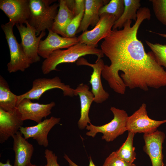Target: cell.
Wrapping results in <instances>:
<instances>
[{"label": "cell", "instance_id": "obj_1", "mask_svg": "<svg viewBox=\"0 0 166 166\" xmlns=\"http://www.w3.org/2000/svg\"><path fill=\"white\" fill-rule=\"evenodd\" d=\"M137 14L132 26V20H128L122 30H112L101 45L111 62L109 65H105L101 75L110 88L121 94L125 93L127 87L147 91L150 88L166 86V71L158 64L152 51L146 52L137 38L141 23L151 18L150 10L140 7Z\"/></svg>", "mask_w": 166, "mask_h": 166}, {"label": "cell", "instance_id": "obj_22", "mask_svg": "<svg viewBox=\"0 0 166 166\" xmlns=\"http://www.w3.org/2000/svg\"><path fill=\"white\" fill-rule=\"evenodd\" d=\"M124 9L121 16L115 22L112 30L120 29L123 27L128 20H136L137 12L140 8V0H124Z\"/></svg>", "mask_w": 166, "mask_h": 166}, {"label": "cell", "instance_id": "obj_34", "mask_svg": "<svg viewBox=\"0 0 166 166\" xmlns=\"http://www.w3.org/2000/svg\"><path fill=\"white\" fill-rule=\"evenodd\" d=\"M156 34L160 36L166 38V34H163L158 33H156Z\"/></svg>", "mask_w": 166, "mask_h": 166}, {"label": "cell", "instance_id": "obj_29", "mask_svg": "<svg viewBox=\"0 0 166 166\" xmlns=\"http://www.w3.org/2000/svg\"><path fill=\"white\" fill-rule=\"evenodd\" d=\"M45 157L47 161L45 166H60L57 162V156L51 150H45Z\"/></svg>", "mask_w": 166, "mask_h": 166}, {"label": "cell", "instance_id": "obj_18", "mask_svg": "<svg viewBox=\"0 0 166 166\" xmlns=\"http://www.w3.org/2000/svg\"><path fill=\"white\" fill-rule=\"evenodd\" d=\"M75 96L79 97L80 105V117L78 121L79 128L81 129L86 127L88 124H91L89 114L92 103L94 101V96L89 90V87L87 85L81 83L74 89Z\"/></svg>", "mask_w": 166, "mask_h": 166}, {"label": "cell", "instance_id": "obj_27", "mask_svg": "<svg viewBox=\"0 0 166 166\" xmlns=\"http://www.w3.org/2000/svg\"><path fill=\"white\" fill-rule=\"evenodd\" d=\"M85 10L75 16L67 26L65 30V37L72 38L75 37L83 18Z\"/></svg>", "mask_w": 166, "mask_h": 166}, {"label": "cell", "instance_id": "obj_30", "mask_svg": "<svg viewBox=\"0 0 166 166\" xmlns=\"http://www.w3.org/2000/svg\"><path fill=\"white\" fill-rule=\"evenodd\" d=\"M85 0H75V5L73 11L75 16L85 10Z\"/></svg>", "mask_w": 166, "mask_h": 166}, {"label": "cell", "instance_id": "obj_14", "mask_svg": "<svg viewBox=\"0 0 166 166\" xmlns=\"http://www.w3.org/2000/svg\"><path fill=\"white\" fill-rule=\"evenodd\" d=\"M61 119L51 117L33 126L21 127L19 131L26 139L32 138L36 140L40 146L47 147L49 145L48 133L56 124L59 123Z\"/></svg>", "mask_w": 166, "mask_h": 166}, {"label": "cell", "instance_id": "obj_23", "mask_svg": "<svg viewBox=\"0 0 166 166\" xmlns=\"http://www.w3.org/2000/svg\"><path fill=\"white\" fill-rule=\"evenodd\" d=\"M135 133L128 132L127 137L120 148L116 151L118 156L130 164H132L136 159L135 148L133 143Z\"/></svg>", "mask_w": 166, "mask_h": 166}, {"label": "cell", "instance_id": "obj_5", "mask_svg": "<svg viewBox=\"0 0 166 166\" xmlns=\"http://www.w3.org/2000/svg\"><path fill=\"white\" fill-rule=\"evenodd\" d=\"M15 24L9 21L1 26L5 34L10 50V61L7 67L10 73L18 71L24 72L33 63L27 56L21 44L18 42L14 34L13 27Z\"/></svg>", "mask_w": 166, "mask_h": 166}, {"label": "cell", "instance_id": "obj_32", "mask_svg": "<svg viewBox=\"0 0 166 166\" xmlns=\"http://www.w3.org/2000/svg\"><path fill=\"white\" fill-rule=\"evenodd\" d=\"M65 2L68 9L73 12L75 5V0H65Z\"/></svg>", "mask_w": 166, "mask_h": 166}, {"label": "cell", "instance_id": "obj_3", "mask_svg": "<svg viewBox=\"0 0 166 166\" xmlns=\"http://www.w3.org/2000/svg\"><path fill=\"white\" fill-rule=\"evenodd\" d=\"M59 6V3L49 5L44 0H29L30 15L28 22L35 30L37 36L46 30H51Z\"/></svg>", "mask_w": 166, "mask_h": 166}, {"label": "cell", "instance_id": "obj_10", "mask_svg": "<svg viewBox=\"0 0 166 166\" xmlns=\"http://www.w3.org/2000/svg\"><path fill=\"white\" fill-rule=\"evenodd\" d=\"M76 64L78 66H88L93 69L89 83L92 87L91 91L94 96V101L97 103H101L107 100L109 95L104 89L101 79V73L105 65L103 59L97 60L95 63L91 64L82 57L77 61Z\"/></svg>", "mask_w": 166, "mask_h": 166}, {"label": "cell", "instance_id": "obj_19", "mask_svg": "<svg viewBox=\"0 0 166 166\" xmlns=\"http://www.w3.org/2000/svg\"><path fill=\"white\" fill-rule=\"evenodd\" d=\"M108 0H85L84 16L77 33L87 30L90 26L94 27L100 19L99 11L109 2Z\"/></svg>", "mask_w": 166, "mask_h": 166}, {"label": "cell", "instance_id": "obj_4", "mask_svg": "<svg viewBox=\"0 0 166 166\" xmlns=\"http://www.w3.org/2000/svg\"><path fill=\"white\" fill-rule=\"evenodd\" d=\"M110 110L113 114V119L109 123L101 126H95L91 123L88 125L86 129L89 131L86 135L94 137L97 134L101 133L102 139L109 142L113 141L119 136L127 131L126 125L128 116L126 111L114 107Z\"/></svg>", "mask_w": 166, "mask_h": 166}, {"label": "cell", "instance_id": "obj_24", "mask_svg": "<svg viewBox=\"0 0 166 166\" xmlns=\"http://www.w3.org/2000/svg\"><path fill=\"white\" fill-rule=\"evenodd\" d=\"M124 7V0H111L101 8L99 14L100 16L104 13L112 14L116 17L117 20L123 14Z\"/></svg>", "mask_w": 166, "mask_h": 166}, {"label": "cell", "instance_id": "obj_6", "mask_svg": "<svg viewBox=\"0 0 166 166\" xmlns=\"http://www.w3.org/2000/svg\"><path fill=\"white\" fill-rule=\"evenodd\" d=\"M56 88L61 90L64 96L73 97L75 96L74 89L71 88L69 85H65L62 82L61 79L57 76L52 78H38L33 81L32 87L30 90L18 96L17 106L24 99L39 100L45 92Z\"/></svg>", "mask_w": 166, "mask_h": 166}, {"label": "cell", "instance_id": "obj_12", "mask_svg": "<svg viewBox=\"0 0 166 166\" xmlns=\"http://www.w3.org/2000/svg\"><path fill=\"white\" fill-rule=\"evenodd\" d=\"M0 8L15 24H26L30 18L29 0H0Z\"/></svg>", "mask_w": 166, "mask_h": 166}, {"label": "cell", "instance_id": "obj_11", "mask_svg": "<svg viewBox=\"0 0 166 166\" xmlns=\"http://www.w3.org/2000/svg\"><path fill=\"white\" fill-rule=\"evenodd\" d=\"M55 103L52 101L47 104H40L32 102L31 100L24 99L22 100L17 108L24 121L31 120L38 123L42 121L51 113V109L55 106Z\"/></svg>", "mask_w": 166, "mask_h": 166}, {"label": "cell", "instance_id": "obj_8", "mask_svg": "<svg viewBox=\"0 0 166 166\" xmlns=\"http://www.w3.org/2000/svg\"><path fill=\"white\" fill-rule=\"evenodd\" d=\"M166 123V119L156 121L151 119L148 114L146 105L142 103L138 109L128 116L127 123V131L144 134L156 131L161 124Z\"/></svg>", "mask_w": 166, "mask_h": 166}, {"label": "cell", "instance_id": "obj_26", "mask_svg": "<svg viewBox=\"0 0 166 166\" xmlns=\"http://www.w3.org/2000/svg\"><path fill=\"white\" fill-rule=\"evenodd\" d=\"M157 19L166 26V0H150Z\"/></svg>", "mask_w": 166, "mask_h": 166}, {"label": "cell", "instance_id": "obj_31", "mask_svg": "<svg viewBox=\"0 0 166 166\" xmlns=\"http://www.w3.org/2000/svg\"><path fill=\"white\" fill-rule=\"evenodd\" d=\"M64 157L68 162L69 166H79L74 163L66 154H65ZM89 166H96L93 163L90 156L89 157Z\"/></svg>", "mask_w": 166, "mask_h": 166}, {"label": "cell", "instance_id": "obj_28", "mask_svg": "<svg viewBox=\"0 0 166 166\" xmlns=\"http://www.w3.org/2000/svg\"><path fill=\"white\" fill-rule=\"evenodd\" d=\"M130 164L119 157L113 152L106 158L102 166H131Z\"/></svg>", "mask_w": 166, "mask_h": 166}, {"label": "cell", "instance_id": "obj_2", "mask_svg": "<svg viewBox=\"0 0 166 166\" xmlns=\"http://www.w3.org/2000/svg\"><path fill=\"white\" fill-rule=\"evenodd\" d=\"M87 55H94L99 60L104 57L101 49L93 46L78 43L64 50L58 49L50 53L42 62V70L46 74L53 70H57V66L64 63L75 62L81 57Z\"/></svg>", "mask_w": 166, "mask_h": 166}, {"label": "cell", "instance_id": "obj_7", "mask_svg": "<svg viewBox=\"0 0 166 166\" xmlns=\"http://www.w3.org/2000/svg\"><path fill=\"white\" fill-rule=\"evenodd\" d=\"M116 20V17L113 15L102 14L93 29L83 32L77 37L78 42L97 47L98 42L110 34Z\"/></svg>", "mask_w": 166, "mask_h": 166}, {"label": "cell", "instance_id": "obj_13", "mask_svg": "<svg viewBox=\"0 0 166 166\" xmlns=\"http://www.w3.org/2000/svg\"><path fill=\"white\" fill-rule=\"evenodd\" d=\"M165 137L164 132L158 130L144 134L143 150L149 156L152 166H164L162 144Z\"/></svg>", "mask_w": 166, "mask_h": 166}, {"label": "cell", "instance_id": "obj_25", "mask_svg": "<svg viewBox=\"0 0 166 166\" xmlns=\"http://www.w3.org/2000/svg\"><path fill=\"white\" fill-rule=\"evenodd\" d=\"M145 41L153 53L158 64L166 68V45L153 43L147 40Z\"/></svg>", "mask_w": 166, "mask_h": 166}, {"label": "cell", "instance_id": "obj_20", "mask_svg": "<svg viewBox=\"0 0 166 166\" xmlns=\"http://www.w3.org/2000/svg\"><path fill=\"white\" fill-rule=\"evenodd\" d=\"M58 2L59 6L58 12L51 30L62 37H65L66 28L75 16L67 7L65 0H60Z\"/></svg>", "mask_w": 166, "mask_h": 166}, {"label": "cell", "instance_id": "obj_17", "mask_svg": "<svg viewBox=\"0 0 166 166\" xmlns=\"http://www.w3.org/2000/svg\"><path fill=\"white\" fill-rule=\"evenodd\" d=\"M22 135L19 131L12 137L13 150L15 153L14 166H27L31 163L34 148Z\"/></svg>", "mask_w": 166, "mask_h": 166}, {"label": "cell", "instance_id": "obj_35", "mask_svg": "<svg viewBox=\"0 0 166 166\" xmlns=\"http://www.w3.org/2000/svg\"><path fill=\"white\" fill-rule=\"evenodd\" d=\"M131 166H136V165L135 164H134L132 163L131 165Z\"/></svg>", "mask_w": 166, "mask_h": 166}, {"label": "cell", "instance_id": "obj_16", "mask_svg": "<svg viewBox=\"0 0 166 166\" xmlns=\"http://www.w3.org/2000/svg\"><path fill=\"white\" fill-rule=\"evenodd\" d=\"M23 122L17 108L10 112L0 108V143H4L19 131Z\"/></svg>", "mask_w": 166, "mask_h": 166}, {"label": "cell", "instance_id": "obj_33", "mask_svg": "<svg viewBox=\"0 0 166 166\" xmlns=\"http://www.w3.org/2000/svg\"><path fill=\"white\" fill-rule=\"evenodd\" d=\"M0 166H12L10 164V161L9 160H7L6 163H3L1 162H0Z\"/></svg>", "mask_w": 166, "mask_h": 166}, {"label": "cell", "instance_id": "obj_15", "mask_svg": "<svg viewBox=\"0 0 166 166\" xmlns=\"http://www.w3.org/2000/svg\"><path fill=\"white\" fill-rule=\"evenodd\" d=\"M78 43L77 37H64L53 32L49 31L48 35L44 40H41L39 45L38 53L43 58H46L53 51L68 48Z\"/></svg>", "mask_w": 166, "mask_h": 166}, {"label": "cell", "instance_id": "obj_21", "mask_svg": "<svg viewBox=\"0 0 166 166\" xmlns=\"http://www.w3.org/2000/svg\"><path fill=\"white\" fill-rule=\"evenodd\" d=\"M18 95L13 93L5 79L0 76V108L7 112L12 111L17 108Z\"/></svg>", "mask_w": 166, "mask_h": 166}, {"label": "cell", "instance_id": "obj_9", "mask_svg": "<svg viewBox=\"0 0 166 166\" xmlns=\"http://www.w3.org/2000/svg\"><path fill=\"white\" fill-rule=\"evenodd\" d=\"M26 26L23 24H16L21 39V44L26 54L34 63L39 61L40 57L38 51L40 42L42 38L46 35L45 31L42 32L37 37L35 30L28 22Z\"/></svg>", "mask_w": 166, "mask_h": 166}]
</instances>
